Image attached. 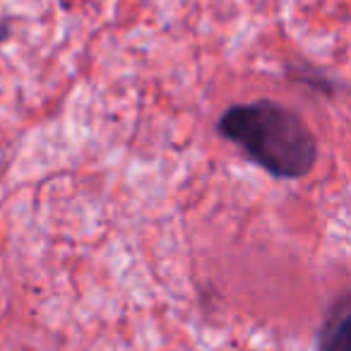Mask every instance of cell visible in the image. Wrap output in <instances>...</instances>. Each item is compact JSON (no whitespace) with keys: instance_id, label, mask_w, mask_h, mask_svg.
Listing matches in <instances>:
<instances>
[{"instance_id":"cell-3","label":"cell","mask_w":351,"mask_h":351,"mask_svg":"<svg viewBox=\"0 0 351 351\" xmlns=\"http://www.w3.org/2000/svg\"><path fill=\"white\" fill-rule=\"evenodd\" d=\"M10 36V20H0V44Z\"/></svg>"},{"instance_id":"cell-2","label":"cell","mask_w":351,"mask_h":351,"mask_svg":"<svg viewBox=\"0 0 351 351\" xmlns=\"http://www.w3.org/2000/svg\"><path fill=\"white\" fill-rule=\"evenodd\" d=\"M351 298L349 293L339 296V301L330 308L325 322L320 325L315 337L317 351H351Z\"/></svg>"},{"instance_id":"cell-1","label":"cell","mask_w":351,"mask_h":351,"mask_svg":"<svg viewBox=\"0 0 351 351\" xmlns=\"http://www.w3.org/2000/svg\"><path fill=\"white\" fill-rule=\"evenodd\" d=\"M217 130L274 178H306L317 161V140L306 121L272 99L226 108Z\"/></svg>"}]
</instances>
